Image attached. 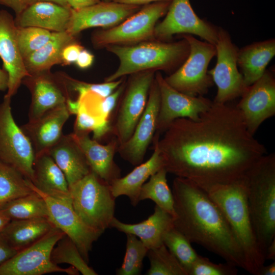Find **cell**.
Wrapping results in <instances>:
<instances>
[{
	"label": "cell",
	"mask_w": 275,
	"mask_h": 275,
	"mask_svg": "<svg viewBox=\"0 0 275 275\" xmlns=\"http://www.w3.org/2000/svg\"><path fill=\"white\" fill-rule=\"evenodd\" d=\"M105 48L119 60L118 68L105 78L106 82L144 71L172 73L183 63L189 52V44L183 38L176 42L155 39L131 45H111Z\"/></svg>",
	"instance_id": "cell-4"
},
{
	"label": "cell",
	"mask_w": 275,
	"mask_h": 275,
	"mask_svg": "<svg viewBox=\"0 0 275 275\" xmlns=\"http://www.w3.org/2000/svg\"><path fill=\"white\" fill-rule=\"evenodd\" d=\"M77 100L79 106L75 114L76 118L74 127V133L93 132L104 122L108 121L91 113L80 101Z\"/></svg>",
	"instance_id": "cell-41"
},
{
	"label": "cell",
	"mask_w": 275,
	"mask_h": 275,
	"mask_svg": "<svg viewBox=\"0 0 275 275\" xmlns=\"http://www.w3.org/2000/svg\"><path fill=\"white\" fill-rule=\"evenodd\" d=\"M155 78L160 93L156 134L163 133L177 119L198 120L212 103V101L203 96H191L176 90L166 82L159 71L155 72Z\"/></svg>",
	"instance_id": "cell-15"
},
{
	"label": "cell",
	"mask_w": 275,
	"mask_h": 275,
	"mask_svg": "<svg viewBox=\"0 0 275 275\" xmlns=\"http://www.w3.org/2000/svg\"><path fill=\"white\" fill-rule=\"evenodd\" d=\"M247 201L260 251L275 239V155L265 154L245 175ZM266 260V259H265Z\"/></svg>",
	"instance_id": "cell-5"
},
{
	"label": "cell",
	"mask_w": 275,
	"mask_h": 275,
	"mask_svg": "<svg viewBox=\"0 0 275 275\" xmlns=\"http://www.w3.org/2000/svg\"><path fill=\"white\" fill-rule=\"evenodd\" d=\"M237 267L225 263H215L199 255L192 265L188 275H236Z\"/></svg>",
	"instance_id": "cell-40"
},
{
	"label": "cell",
	"mask_w": 275,
	"mask_h": 275,
	"mask_svg": "<svg viewBox=\"0 0 275 275\" xmlns=\"http://www.w3.org/2000/svg\"><path fill=\"white\" fill-rule=\"evenodd\" d=\"M71 9L51 2H38L16 15L15 23L18 27L34 26L52 32L66 31Z\"/></svg>",
	"instance_id": "cell-23"
},
{
	"label": "cell",
	"mask_w": 275,
	"mask_h": 275,
	"mask_svg": "<svg viewBox=\"0 0 275 275\" xmlns=\"http://www.w3.org/2000/svg\"><path fill=\"white\" fill-rule=\"evenodd\" d=\"M33 191L19 171L0 160V209L9 202Z\"/></svg>",
	"instance_id": "cell-33"
},
{
	"label": "cell",
	"mask_w": 275,
	"mask_h": 275,
	"mask_svg": "<svg viewBox=\"0 0 275 275\" xmlns=\"http://www.w3.org/2000/svg\"><path fill=\"white\" fill-rule=\"evenodd\" d=\"M265 259L266 260L275 261V239L271 242L266 250Z\"/></svg>",
	"instance_id": "cell-50"
},
{
	"label": "cell",
	"mask_w": 275,
	"mask_h": 275,
	"mask_svg": "<svg viewBox=\"0 0 275 275\" xmlns=\"http://www.w3.org/2000/svg\"><path fill=\"white\" fill-rule=\"evenodd\" d=\"M11 100L4 96L0 103V160L32 182L35 153L29 140L14 120Z\"/></svg>",
	"instance_id": "cell-10"
},
{
	"label": "cell",
	"mask_w": 275,
	"mask_h": 275,
	"mask_svg": "<svg viewBox=\"0 0 275 275\" xmlns=\"http://www.w3.org/2000/svg\"><path fill=\"white\" fill-rule=\"evenodd\" d=\"M126 251L123 262L116 270L117 275H138L142 271L144 258L149 249L135 235L126 234Z\"/></svg>",
	"instance_id": "cell-37"
},
{
	"label": "cell",
	"mask_w": 275,
	"mask_h": 275,
	"mask_svg": "<svg viewBox=\"0 0 275 275\" xmlns=\"http://www.w3.org/2000/svg\"><path fill=\"white\" fill-rule=\"evenodd\" d=\"M47 153L64 174L69 187L91 171L84 153L72 133L63 134Z\"/></svg>",
	"instance_id": "cell-25"
},
{
	"label": "cell",
	"mask_w": 275,
	"mask_h": 275,
	"mask_svg": "<svg viewBox=\"0 0 275 275\" xmlns=\"http://www.w3.org/2000/svg\"><path fill=\"white\" fill-rule=\"evenodd\" d=\"M56 226L48 218L12 219L1 231L17 252L34 243Z\"/></svg>",
	"instance_id": "cell-29"
},
{
	"label": "cell",
	"mask_w": 275,
	"mask_h": 275,
	"mask_svg": "<svg viewBox=\"0 0 275 275\" xmlns=\"http://www.w3.org/2000/svg\"><path fill=\"white\" fill-rule=\"evenodd\" d=\"M189 45L185 60L175 71L164 78L176 90L191 96L207 94L214 82L208 73L210 61L216 56L214 45L196 39L193 35L182 34Z\"/></svg>",
	"instance_id": "cell-8"
},
{
	"label": "cell",
	"mask_w": 275,
	"mask_h": 275,
	"mask_svg": "<svg viewBox=\"0 0 275 275\" xmlns=\"http://www.w3.org/2000/svg\"><path fill=\"white\" fill-rule=\"evenodd\" d=\"M275 274V262L269 265L265 266L263 265L261 268L258 275H274Z\"/></svg>",
	"instance_id": "cell-49"
},
{
	"label": "cell",
	"mask_w": 275,
	"mask_h": 275,
	"mask_svg": "<svg viewBox=\"0 0 275 275\" xmlns=\"http://www.w3.org/2000/svg\"><path fill=\"white\" fill-rule=\"evenodd\" d=\"M171 1L151 3L118 25L92 33L91 41L96 48L111 45H131L155 39L154 29L159 18L164 16Z\"/></svg>",
	"instance_id": "cell-7"
},
{
	"label": "cell",
	"mask_w": 275,
	"mask_h": 275,
	"mask_svg": "<svg viewBox=\"0 0 275 275\" xmlns=\"http://www.w3.org/2000/svg\"><path fill=\"white\" fill-rule=\"evenodd\" d=\"M101 1H104V2H110V1H112V0H101Z\"/></svg>",
	"instance_id": "cell-53"
},
{
	"label": "cell",
	"mask_w": 275,
	"mask_h": 275,
	"mask_svg": "<svg viewBox=\"0 0 275 275\" xmlns=\"http://www.w3.org/2000/svg\"><path fill=\"white\" fill-rule=\"evenodd\" d=\"M9 74L8 72L3 67L0 68V91H7L9 86Z\"/></svg>",
	"instance_id": "cell-48"
},
{
	"label": "cell",
	"mask_w": 275,
	"mask_h": 275,
	"mask_svg": "<svg viewBox=\"0 0 275 275\" xmlns=\"http://www.w3.org/2000/svg\"><path fill=\"white\" fill-rule=\"evenodd\" d=\"M173 219L171 215L155 205L153 213L141 223L126 224L114 217L110 228L135 235L150 250L163 244L164 234L174 226Z\"/></svg>",
	"instance_id": "cell-24"
},
{
	"label": "cell",
	"mask_w": 275,
	"mask_h": 275,
	"mask_svg": "<svg viewBox=\"0 0 275 275\" xmlns=\"http://www.w3.org/2000/svg\"><path fill=\"white\" fill-rule=\"evenodd\" d=\"M17 28L13 16L8 11L0 10V58L9 74L8 89L5 96L10 98L17 93L23 79L30 76L18 48Z\"/></svg>",
	"instance_id": "cell-20"
},
{
	"label": "cell",
	"mask_w": 275,
	"mask_h": 275,
	"mask_svg": "<svg viewBox=\"0 0 275 275\" xmlns=\"http://www.w3.org/2000/svg\"><path fill=\"white\" fill-rule=\"evenodd\" d=\"M33 176L31 182L39 190L58 199L71 200L66 178L48 153L35 156Z\"/></svg>",
	"instance_id": "cell-26"
},
{
	"label": "cell",
	"mask_w": 275,
	"mask_h": 275,
	"mask_svg": "<svg viewBox=\"0 0 275 275\" xmlns=\"http://www.w3.org/2000/svg\"><path fill=\"white\" fill-rule=\"evenodd\" d=\"M163 243L186 270L188 275L199 255L189 240L174 226L164 234Z\"/></svg>",
	"instance_id": "cell-35"
},
{
	"label": "cell",
	"mask_w": 275,
	"mask_h": 275,
	"mask_svg": "<svg viewBox=\"0 0 275 275\" xmlns=\"http://www.w3.org/2000/svg\"><path fill=\"white\" fill-rule=\"evenodd\" d=\"M22 84L31 94L29 119H36L46 111L66 103L71 98L63 73L50 72L30 75L24 78Z\"/></svg>",
	"instance_id": "cell-19"
},
{
	"label": "cell",
	"mask_w": 275,
	"mask_h": 275,
	"mask_svg": "<svg viewBox=\"0 0 275 275\" xmlns=\"http://www.w3.org/2000/svg\"><path fill=\"white\" fill-rule=\"evenodd\" d=\"M245 175L234 182L204 190L218 206L233 231L243 253L246 271L258 275L266 260L260 251L251 221Z\"/></svg>",
	"instance_id": "cell-3"
},
{
	"label": "cell",
	"mask_w": 275,
	"mask_h": 275,
	"mask_svg": "<svg viewBox=\"0 0 275 275\" xmlns=\"http://www.w3.org/2000/svg\"><path fill=\"white\" fill-rule=\"evenodd\" d=\"M218 32V27L198 16L189 0H171L164 18L155 25L154 37L167 41L176 34H189L215 45Z\"/></svg>",
	"instance_id": "cell-13"
},
{
	"label": "cell",
	"mask_w": 275,
	"mask_h": 275,
	"mask_svg": "<svg viewBox=\"0 0 275 275\" xmlns=\"http://www.w3.org/2000/svg\"><path fill=\"white\" fill-rule=\"evenodd\" d=\"M155 72L144 71L130 75L122 94V100L113 128L119 145L132 135L147 105Z\"/></svg>",
	"instance_id": "cell-12"
},
{
	"label": "cell",
	"mask_w": 275,
	"mask_h": 275,
	"mask_svg": "<svg viewBox=\"0 0 275 275\" xmlns=\"http://www.w3.org/2000/svg\"><path fill=\"white\" fill-rule=\"evenodd\" d=\"M51 260L54 264L67 263L75 267L83 275L98 273L84 260L74 242L65 234L52 249Z\"/></svg>",
	"instance_id": "cell-34"
},
{
	"label": "cell",
	"mask_w": 275,
	"mask_h": 275,
	"mask_svg": "<svg viewBox=\"0 0 275 275\" xmlns=\"http://www.w3.org/2000/svg\"><path fill=\"white\" fill-rule=\"evenodd\" d=\"M174 227L192 243L246 270L241 248L226 219L207 193L189 180L174 179Z\"/></svg>",
	"instance_id": "cell-2"
},
{
	"label": "cell",
	"mask_w": 275,
	"mask_h": 275,
	"mask_svg": "<svg viewBox=\"0 0 275 275\" xmlns=\"http://www.w3.org/2000/svg\"><path fill=\"white\" fill-rule=\"evenodd\" d=\"M0 211L11 220L49 218L48 209L44 199L34 190L29 195L9 202Z\"/></svg>",
	"instance_id": "cell-32"
},
{
	"label": "cell",
	"mask_w": 275,
	"mask_h": 275,
	"mask_svg": "<svg viewBox=\"0 0 275 275\" xmlns=\"http://www.w3.org/2000/svg\"><path fill=\"white\" fill-rule=\"evenodd\" d=\"M70 115L65 103L20 126L31 142L35 156L47 153L59 141L63 135V126Z\"/></svg>",
	"instance_id": "cell-21"
},
{
	"label": "cell",
	"mask_w": 275,
	"mask_h": 275,
	"mask_svg": "<svg viewBox=\"0 0 275 275\" xmlns=\"http://www.w3.org/2000/svg\"><path fill=\"white\" fill-rule=\"evenodd\" d=\"M11 219L0 211V231H1Z\"/></svg>",
	"instance_id": "cell-52"
},
{
	"label": "cell",
	"mask_w": 275,
	"mask_h": 275,
	"mask_svg": "<svg viewBox=\"0 0 275 275\" xmlns=\"http://www.w3.org/2000/svg\"><path fill=\"white\" fill-rule=\"evenodd\" d=\"M17 252L9 244L0 231V266L12 257Z\"/></svg>",
	"instance_id": "cell-43"
},
{
	"label": "cell",
	"mask_w": 275,
	"mask_h": 275,
	"mask_svg": "<svg viewBox=\"0 0 275 275\" xmlns=\"http://www.w3.org/2000/svg\"><path fill=\"white\" fill-rule=\"evenodd\" d=\"M75 41L76 37L66 31L53 32L47 43L23 60L27 71L30 75L49 72L53 66L62 64L63 48Z\"/></svg>",
	"instance_id": "cell-30"
},
{
	"label": "cell",
	"mask_w": 275,
	"mask_h": 275,
	"mask_svg": "<svg viewBox=\"0 0 275 275\" xmlns=\"http://www.w3.org/2000/svg\"><path fill=\"white\" fill-rule=\"evenodd\" d=\"M147 275H187L186 270L164 244L148 250Z\"/></svg>",
	"instance_id": "cell-36"
},
{
	"label": "cell",
	"mask_w": 275,
	"mask_h": 275,
	"mask_svg": "<svg viewBox=\"0 0 275 275\" xmlns=\"http://www.w3.org/2000/svg\"><path fill=\"white\" fill-rule=\"evenodd\" d=\"M160 106L159 88L154 78L151 84L145 109L130 138L119 145L117 152L120 156L133 166L141 163L147 149L153 141Z\"/></svg>",
	"instance_id": "cell-17"
},
{
	"label": "cell",
	"mask_w": 275,
	"mask_h": 275,
	"mask_svg": "<svg viewBox=\"0 0 275 275\" xmlns=\"http://www.w3.org/2000/svg\"><path fill=\"white\" fill-rule=\"evenodd\" d=\"M171 1V0H112L113 2L120 4L139 6H144L155 2Z\"/></svg>",
	"instance_id": "cell-47"
},
{
	"label": "cell",
	"mask_w": 275,
	"mask_h": 275,
	"mask_svg": "<svg viewBox=\"0 0 275 275\" xmlns=\"http://www.w3.org/2000/svg\"><path fill=\"white\" fill-rule=\"evenodd\" d=\"M217 61L213 68L208 71L217 87L214 102L227 103L241 97L248 86L237 65L238 48L233 43L228 32L218 27L217 41L215 45Z\"/></svg>",
	"instance_id": "cell-11"
},
{
	"label": "cell",
	"mask_w": 275,
	"mask_h": 275,
	"mask_svg": "<svg viewBox=\"0 0 275 275\" xmlns=\"http://www.w3.org/2000/svg\"><path fill=\"white\" fill-rule=\"evenodd\" d=\"M154 151L151 157L141 163L129 173L114 180L110 184L113 196L116 198L126 196L131 204L135 206L139 203V197L142 185L148 179L163 167L162 157L157 145L153 142Z\"/></svg>",
	"instance_id": "cell-27"
},
{
	"label": "cell",
	"mask_w": 275,
	"mask_h": 275,
	"mask_svg": "<svg viewBox=\"0 0 275 275\" xmlns=\"http://www.w3.org/2000/svg\"><path fill=\"white\" fill-rule=\"evenodd\" d=\"M141 7L113 1H101L81 9H71L66 31L76 37L87 29L112 28L135 13Z\"/></svg>",
	"instance_id": "cell-18"
},
{
	"label": "cell",
	"mask_w": 275,
	"mask_h": 275,
	"mask_svg": "<svg viewBox=\"0 0 275 275\" xmlns=\"http://www.w3.org/2000/svg\"><path fill=\"white\" fill-rule=\"evenodd\" d=\"M168 172L164 167L149 177V180L142 186L139 197V202L150 199L156 205L174 215V200L172 190L167 179Z\"/></svg>",
	"instance_id": "cell-31"
},
{
	"label": "cell",
	"mask_w": 275,
	"mask_h": 275,
	"mask_svg": "<svg viewBox=\"0 0 275 275\" xmlns=\"http://www.w3.org/2000/svg\"><path fill=\"white\" fill-rule=\"evenodd\" d=\"M69 91L77 93L78 97L90 93L105 98L112 94L125 79V76L116 80L103 83H88L75 79L64 74Z\"/></svg>",
	"instance_id": "cell-39"
},
{
	"label": "cell",
	"mask_w": 275,
	"mask_h": 275,
	"mask_svg": "<svg viewBox=\"0 0 275 275\" xmlns=\"http://www.w3.org/2000/svg\"><path fill=\"white\" fill-rule=\"evenodd\" d=\"M0 4L11 9L16 15L26 7L24 0H0Z\"/></svg>",
	"instance_id": "cell-45"
},
{
	"label": "cell",
	"mask_w": 275,
	"mask_h": 275,
	"mask_svg": "<svg viewBox=\"0 0 275 275\" xmlns=\"http://www.w3.org/2000/svg\"><path fill=\"white\" fill-rule=\"evenodd\" d=\"M18 48L24 60L44 46L51 38L53 32L34 26H17Z\"/></svg>",
	"instance_id": "cell-38"
},
{
	"label": "cell",
	"mask_w": 275,
	"mask_h": 275,
	"mask_svg": "<svg viewBox=\"0 0 275 275\" xmlns=\"http://www.w3.org/2000/svg\"><path fill=\"white\" fill-rule=\"evenodd\" d=\"M274 55V39L252 43L238 50L237 65L246 86L263 75Z\"/></svg>",
	"instance_id": "cell-28"
},
{
	"label": "cell",
	"mask_w": 275,
	"mask_h": 275,
	"mask_svg": "<svg viewBox=\"0 0 275 275\" xmlns=\"http://www.w3.org/2000/svg\"><path fill=\"white\" fill-rule=\"evenodd\" d=\"M84 47L76 41L67 44L61 53L62 65L67 66L75 63L78 56Z\"/></svg>",
	"instance_id": "cell-42"
},
{
	"label": "cell",
	"mask_w": 275,
	"mask_h": 275,
	"mask_svg": "<svg viewBox=\"0 0 275 275\" xmlns=\"http://www.w3.org/2000/svg\"><path fill=\"white\" fill-rule=\"evenodd\" d=\"M29 186L45 200L49 219L76 244L84 260L89 263V254L93 244L102 235V232L86 225L75 211L70 200H63L49 196L37 189L27 179Z\"/></svg>",
	"instance_id": "cell-14"
},
{
	"label": "cell",
	"mask_w": 275,
	"mask_h": 275,
	"mask_svg": "<svg viewBox=\"0 0 275 275\" xmlns=\"http://www.w3.org/2000/svg\"><path fill=\"white\" fill-rule=\"evenodd\" d=\"M236 107L241 112L249 131L254 135L261 124L275 114V79L266 70L263 75L248 87Z\"/></svg>",
	"instance_id": "cell-16"
},
{
	"label": "cell",
	"mask_w": 275,
	"mask_h": 275,
	"mask_svg": "<svg viewBox=\"0 0 275 275\" xmlns=\"http://www.w3.org/2000/svg\"><path fill=\"white\" fill-rule=\"evenodd\" d=\"M73 9H81L101 1V0H66Z\"/></svg>",
	"instance_id": "cell-46"
},
{
	"label": "cell",
	"mask_w": 275,
	"mask_h": 275,
	"mask_svg": "<svg viewBox=\"0 0 275 275\" xmlns=\"http://www.w3.org/2000/svg\"><path fill=\"white\" fill-rule=\"evenodd\" d=\"M41 1L51 2L57 3L58 4L61 5L63 6L70 7L66 0H24V2L26 5V6H28L34 3L41 2Z\"/></svg>",
	"instance_id": "cell-51"
},
{
	"label": "cell",
	"mask_w": 275,
	"mask_h": 275,
	"mask_svg": "<svg viewBox=\"0 0 275 275\" xmlns=\"http://www.w3.org/2000/svg\"><path fill=\"white\" fill-rule=\"evenodd\" d=\"M69 188L72 206L86 225L102 233L110 228L116 199L110 184L91 171Z\"/></svg>",
	"instance_id": "cell-6"
},
{
	"label": "cell",
	"mask_w": 275,
	"mask_h": 275,
	"mask_svg": "<svg viewBox=\"0 0 275 275\" xmlns=\"http://www.w3.org/2000/svg\"><path fill=\"white\" fill-rule=\"evenodd\" d=\"M94 61V56L85 48L80 52L75 63L78 68L81 69H86L90 68Z\"/></svg>",
	"instance_id": "cell-44"
},
{
	"label": "cell",
	"mask_w": 275,
	"mask_h": 275,
	"mask_svg": "<svg viewBox=\"0 0 275 275\" xmlns=\"http://www.w3.org/2000/svg\"><path fill=\"white\" fill-rule=\"evenodd\" d=\"M72 134L84 153L91 171L109 184L121 177V170L114 160L119 146L116 139L103 145L91 139L89 133Z\"/></svg>",
	"instance_id": "cell-22"
},
{
	"label": "cell",
	"mask_w": 275,
	"mask_h": 275,
	"mask_svg": "<svg viewBox=\"0 0 275 275\" xmlns=\"http://www.w3.org/2000/svg\"><path fill=\"white\" fill-rule=\"evenodd\" d=\"M153 141L163 167L204 190L243 177L266 149L248 130L236 107L212 101L196 120L179 118Z\"/></svg>",
	"instance_id": "cell-1"
},
{
	"label": "cell",
	"mask_w": 275,
	"mask_h": 275,
	"mask_svg": "<svg viewBox=\"0 0 275 275\" xmlns=\"http://www.w3.org/2000/svg\"><path fill=\"white\" fill-rule=\"evenodd\" d=\"M65 234L55 227L45 235L29 246L17 252L0 266V275H42L52 272L78 274L73 266L67 268L52 263L51 252Z\"/></svg>",
	"instance_id": "cell-9"
}]
</instances>
